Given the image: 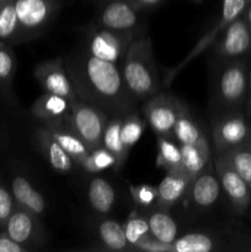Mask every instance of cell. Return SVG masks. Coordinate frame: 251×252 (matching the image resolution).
Instances as JSON below:
<instances>
[{
  "label": "cell",
  "mask_w": 251,
  "mask_h": 252,
  "mask_svg": "<svg viewBox=\"0 0 251 252\" xmlns=\"http://www.w3.org/2000/svg\"><path fill=\"white\" fill-rule=\"evenodd\" d=\"M66 70L83 100L118 116L134 111L135 98L128 91L117 64L96 58L85 49L71 57Z\"/></svg>",
  "instance_id": "cell-1"
},
{
  "label": "cell",
  "mask_w": 251,
  "mask_h": 252,
  "mask_svg": "<svg viewBox=\"0 0 251 252\" xmlns=\"http://www.w3.org/2000/svg\"><path fill=\"white\" fill-rule=\"evenodd\" d=\"M121 71L135 101H145L160 93L161 84L149 37L137 36L133 39L122 61Z\"/></svg>",
  "instance_id": "cell-2"
},
{
  "label": "cell",
  "mask_w": 251,
  "mask_h": 252,
  "mask_svg": "<svg viewBox=\"0 0 251 252\" xmlns=\"http://www.w3.org/2000/svg\"><path fill=\"white\" fill-rule=\"evenodd\" d=\"M249 57L217 65L214 81V107L219 112L245 108L249 89Z\"/></svg>",
  "instance_id": "cell-3"
},
{
  "label": "cell",
  "mask_w": 251,
  "mask_h": 252,
  "mask_svg": "<svg viewBox=\"0 0 251 252\" xmlns=\"http://www.w3.org/2000/svg\"><path fill=\"white\" fill-rule=\"evenodd\" d=\"M14 2L19 21L15 44L41 37L61 7L59 0H14Z\"/></svg>",
  "instance_id": "cell-4"
},
{
  "label": "cell",
  "mask_w": 251,
  "mask_h": 252,
  "mask_svg": "<svg viewBox=\"0 0 251 252\" xmlns=\"http://www.w3.org/2000/svg\"><path fill=\"white\" fill-rule=\"evenodd\" d=\"M108 118L105 110L83 98L71 101L68 125L83 139L89 149L100 147Z\"/></svg>",
  "instance_id": "cell-5"
},
{
  "label": "cell",
  "mask_w": 251,
  "mask_h": 252,
  "mask_svg": "<svg viewBox=\"0 0 251 252\" xmlns=\"http://www.w3.org/2000/svg\"><path fill=\"white\" fill-rule=\"evenodd\" d=\"M250 4L251 0H221V10L220 15H219V19L217 20L216 24L212 26V29L209 30L198 42H197L196 46L189 51V53L187 54L177 65H175L174 68H171L167 71L164 80L165 85L169 86L170 84H171V81L179 75V73L185 68V66L188 65L193 59H196L197 57L201 56L204 51L209 49V47L214 43V41L223 33L224 30H225L234 20L243 16L244 12H245V10L248 9V6Z\"/></svg>",
  "instance_id": "cell-6"
},
{
  "label": "cell",
  "mask_w": 251,
  "mask_h": 252,
  "mask_svg": "<svg viewBox=\"0 0 251 252\" xmlns=\"http://www.w3.org/2000/svg\"><path fill=\"white\" fill-rule=\"evenodd\" d=\"M216 153H223L251 142V121L241 111L219 112L212 121Z\"/></svg>",
  "instance_id": "cell-7"
},
{
  "label": "cell",
  "mask_w": 251,
  "mask_h": 252,
  "mask_svg": "<svg viewBox=\"0 0 251 252\" xmlns=\"http://www.w3.org/2000/svg\"><path fill=\"white\" fill-rule=\"evenodd\" d=\"M209 48L217 65L251 56V27L244 16L234 20Z\"/></svg>",
  "instance_id": "cell-8"
},
{
  "label": "cell",
  "mask_w": 251,
  "mask_h": 252,
  "mask_svg": "<svg viewBox=\"0 0 251 252\" xmlns=\"http://www.w3.org/2000/svg\"><path fill=\"white\" fill-rule=\"evenodd\" d=\"M135 37L134 32L113 31L96 25L86 36V51L96 58L118 65Z\"/></svg>",
  "instance_id": "cell-9"
},
{
  "label": "cell",
  "mask_w": 251,
  "mask_h": 252,
  "mask_svg": "<svg viewBox=\"0 0 251 252\" xmlns=\"http://www.w3.org/2000/svg\"><path fill=\"white\" fill-rule=\"evenodd\" d=\"M185 103L170 94L157 93L144 101L143 115L147 125L160 137H172L174 126Z\"/></svg>",
  "instance_id": "cell-10"
},
{
  "label": "cell",
  "mask_w": 251,
  "mask_h": 252,
  "mask_svg": "<svg viewBox=\"0 0 251 252\" xmlns=\"http://www.w3.org/2000/svg\"><path fill=\"white\" fill-rule=\"evenodd\" d=\"M1 231L30 251L41 248L46 240V233L38 217L19 206L15 207Z\"/></svg>",
  "instance_id": "cell-11"
},
{
  "label": "cell",
  "mask_w": 251,
  "mask_h": 252,
  "mask_svg": "<svg viewBox=\"0 0 251 252\" xmlns=\"http://www.w3.org/2000/svg\"><path fill=\"white\" fill-rule=\"evenodd\" d=\"M140 11L129 0H100L96 21L105 29L135 33Z\"/></svg>",
  "instance_id": "cell-12"
},
{
  "label": "cell",
  "mask_w": 251,
  "mask_h": 252,
  "mask_svg": "<svg viewBox=\"0 0 251 252\" xmlns=\"http://www.w3.org/2000/svg\"><path fill=\"white\" fill-rule=\"evenodd\" d=\"M213 164L221 189L230 202V206L233 207L234 211L239 213L248 211L251 204L250 187L218 153H216Z\"/></svg>",
  "instance_id": "cell-13"
},
{
  "label": "cell",
  "mask_w": 251,
  "mask_h": 252,
  "mask_svg": "<svg viewBox=\"0 0 251 252\" xmlns=\"http://www.w3.org/2000/svg\"><path fill=\"white\" fill-rule=\"evenodd\" d=\"M34 78L44 93L61 95L70 101L79 98L75 86L62 58H54L52 61L39 63L34 68Z\"/></svg>",
  "instance_id": "cell-14"
},
{
  "label": "cell",
  "mask_w": 251,
  "mask_h": 252,
  "mask_svg": "<svg viewBox=\"0 0 251 252\" xmlns=\"http://www.w3.org/2000/svg\"><path fill=\"white\" fill-rule=\"evenodd\" d=\"M192 180L193 179L182 169L166 171V175L157 186V208L169 211L177 204V202L187 194Z\"/></svg>",
  "instance_id": "cell-15"
},
{
  "label": "cell",
  "mask_w": 251,
  "mask_h": 252,
  "mask_svg": "<svg viewBox=\"0 0 251 252\" xmlns=\"http://www.w3.org/2000/svg\"><path fill=\"white\" fill-rule=\"evenodd\" d=\"M220 192V182L211 165L192 180L187 193L189 194L193 206L198 208H209L218 201Z\"/></svg>",
  "instance_id": "cell-16"
},
{
  "label": "cell",
  "mask_w": 251,
  "mask_h": 252,
  "mask_svg": "<svg viewBox=\"0 0 251 252\" xmlns=\"http://www.w3.org/2000/svg\"><path fill=\"white\" fill-rule=\"evenodd\" d=\"M10 191H11L16 206L26 209L38 218H41L46 213V199L25 176L15 175L10 184Z\"/></svg>",
  "instance_id": "cell-17"
},
{
  "label": "cell",
  "mask_w": 251,
  "mask_h": 252,
  "mask_svg": "<svg viewBox=\"0 0 251 252\" xmlns=\"http://www.w3.org/2000/svg\"><path fill=\"white\" fill-rule=\"evenodd\" d=\"M42 125L46 127L49 134L57 140V143L73 158V160L76 164L79 165L88 157L90 149L83 142V139L71 129L66 121L42 123Z\"/></svg>",
  "instance_id": "cell-18"
},
{
  "label": "cell",
  "mask_w": 251,
  "mask_h": 252,
  "mask_svg": "<svg viewBox=\"0 0 251 252\" xmlns=\"http://www.w3.org/2000/svg\"><path fill=\"white\" fill-rule=\"evenodd\" d=\"M71 101L61 95L44 93L33 102L31 113L41 123L61 122L68 120Z\"/></svg>",
  "instance_id": "cell-19"
},
{
  "label": "cell",
  "mask_w": 251,
  "mask_h": 252,
  "mask_svg": "<svg viewBox=\"0 0 251 252\" xmlns=\"http://www.w3.org/2000/svg\"><path fill=\"white\" fill-rule=\"evenodd\" d=\"M36 142L41 149L42 154L44 155L48 164L58 172H70L73 170L75 161L73 158L57 143V140L49 134L43 125L39 126L36 129Z\"/></svg>",
  "instance_id": "cell-20"
},
{
  "label": "cell",
  "mask_w": 251,
  "mask_h": 252,
  "mask_svg": "<svg viewBox=\"0 0 251 252\" xmlns=\"http://www.w3.org/2000/svg\"><path fill=\"white\" fill-rule=\"evenodd\" d=\"M172 137L179 144H191L209 147L208 139L202 130L193 116L189 113L188 108L184 106L174 126Z\"/></svg>",
  "instance_id": "cell-21"
},
{
  "label": "cell",
  "mask_w": 251,
  "mask_h": 252,
  "mask_svg": "<svg viewBox=\"0 0 251 252\" xmlns=\"http://www.w3.org/2000/svg\"><path fill=\"white\" fill-rule=\"evenodd\" d=\"M88 199L94 212L101 214V216H107L115 206V189L103 177H94L89 184Z\"/></svg>",
  "instance_id": "cell-22"
},
{
  "label": "cell",
  "mask_w": 251,
  "mask_h": 252,
  "mask_svg": "<svg viewBox=\"0 0 251 252\" xmlns=\"http://www.w3.org/2000/svg\"><path fill=\"white\" fill-rule=\"evenodd\" d=\"M98 239L103 248L112 251H126V250H134L128 243L126 238L125 229L117 220L113 219L102 218L97 224L96 229Z\"/></svg>",
  "instance_id": "cell-23"
},
{
  "label": "cell",
  "mask_w": 251,
  "mask_h": 252,
  "mask_svg": "<svg viewBox=\"0 0 251 252\" xmlns=\"http://www.w3.org/2000/svg\"><path fill=\"white\" fill-rule=\"evenodd\" d=\"M182 155V170L192 179L211 166L212 152L209 147L191 144H180Z\"/></svg>",
  "instance_id": "cell-24"
},
{
  "label": "cell",
  "mask_w": 251,
  "mask_h": 252,
  "mask_svg": "<svg viewBox=\"0 0 251 252\" xmlns=\"http://www.w3.org/2000/svg\"><path fill=\"white\" fill-rule=\"evenodd\" d=\"M17 68V59L11 43L0 41V94L7 100L14 98L12 81Z\"/></svg>",
  "instance_id": "cell-25"
},
{
  "label": "cell",
  "mask_w": 251,
  "mask_h": 252,
  "mask_svg": "<svg viewBox=\"0 0 251 252\" xmlns=\"http://www.w3.org/2000/svg\"><path fill=\"white\" fill-rule=\"evenodd\" d=\"M148 224H149L150 234L157 240L165 244H172L177 239L179 228L177 223L174 220L167 211L157 208L153 211L147 217Z\"/></svg>",
  "instance_id": "cell-26"
},
{
  "label": "cell",
  "mask_w": 251,
  "mask_h": 252,
  "mask_svg": "<svg viewBox=\"0 0 251 252\" xmlns=\"http://www.w3.org/2000/svg\"><path fill=\"white\" fill-rule=\"evenodd\" d=\"M122 117L123 116H116V117H112L107 121L102 134V143H101L103 148H106L108 152H111L116 157L118 162V169L123 166V164L127 160L128 153H129V149L126 148V145L122 142V137H121Z\"/></svg>",
  "instance_id": "cell-27"
},
{
  "label": "cell",
  "mask_w": 251,
  "mask_h": 252,
  "mask_svg": "<svg viewBox=\"0 0 251 252\" xmlns=\"http://www.w3.org/2000/svg\"><path fill=\"white\" fill-rule=\"evenodd\" d=\"M157 162L165 171L182 169V155L180 144L170 137L157 135Z\"/></svg>",
  "instance_id": "cell-28"
},
{
  "label": "cell",
  "mask_w": 251,
  "mask_h": 252,
  "mask_svg": "<svg viewBox=\"0 0 251 252\" xmlns=\"http://www.w3.org/2000/svg\"><path fill=\"white\" fill-rule=\"evenodd\" d=\"M218 154L238 172L251 189V142Z\"/></svg>",
  "instance_id": "cell-29"
},
{
  "label": "cell",
  "mask_w": 251,
  "mask_h": 252,
  "mask_svg": "<svg viewBox=\"0 0 251 252\" xmlns=\"http://www.w3.org/2000/svg\"><path fill=\"white\" fill-rule=\"evenodd\" d=\"M17 32L19 21L14 0H0V41L7 42L14 46Z\"/></svg>",
  "instance_id": "cell-30"
},
{
  "label": "cell",
  "mask_w": 251,
  "mask_h": 252,
  "mask_svg": "<svg viewBox=\"0 0 251 252\" xmlns=\"http://www.w3.org/2000/svg\"><path fill=\"white\" fill-rule=\"evenodd\" d=\"M174 252H211L217 249V241L204 233H189L172 243Z\"/></svg>",
  "instance_id": "cell-31"
},
{
  "label": "cell",
  "mask_w": 251,
  "mask_h": 252,
  "mask_svg": "<svg viewBox=\"0 0 251 252\" xmlns=\"http://www.w3.org/2000/svg\"><path fill=\"white\" fill-rule=\"evenodd\" d=\"M79 166H81L86 172H90V174H100L111 167L118 169V162L112 153L100 145V147L91 149L88 157L79 164Z\"/></svg>",
  "instance_id": "cell-32"
},
{
  "label": "cell",
  "mask_w": 251,
  "mask_h": 252,
  "mask_svg": "<svg viewBox=\"0 0 251 252\" xmlns=\"http://www.w3.org/2000/svg\"><path fill=\"white\" fill-rule=\"evenodd\" d=\"M145 123H147L145 120H143L134 111L123 116L122 125H121V137L127 149L130 150V148L134 147L140 139L144 132Z\"/></svg>",
  "instance_id": "cell-33"
},
{
  "label": "cell",
  "mask_w": 251,
  "mask_h": 252,
  "mask_svg": "<svg viewBox=\"0 0 251 252\" xmlns=\"http://www.w3.org/2000/svg\"><path fill=\"white\" fill-rule=\"evenodd\" d=\"M123 229H125L126 238H127L128 243L133 249H134V245L140 239L150 234L148 219L145 217L139 216V214H135V212L128 218V220L123 225Z\"/></svg>",
  "instance_id": "cell-34"
},
{
  "label": "cell",
  "mask_w": 251,
  "mask_h": 252,
  "mask_svg": "<svg viewBox=\"0 0 251 252\" xmlns=\"http://www.w3.org/2000/svg\"><path fill=\"white\" fill-rule=\"evenodd\" d=\"M129 192L132 199L137 206L142 208L157 206V187L150 186L147 184L140 185H129Z\"/></svg>",
  "instance_id": "cell-35"
},
{
  "label": "cell",
  "mask_w": 251,
  "mask_h": 252,
  "mask_svg": "<svg viewBox=\"0 0 251 252\" xmlns=\"http://www.w3.org/2000/svg\"><path fill=\"white\" fill-rule=\"evenodd\" d=\"M16 203L14 201L11 191L0 177V231L4 230L7 219L14 212Z\"/></svg>",
  "instance_id": "cell-36"
},
{
  "label": "cell",
  "mask_w": 251,
  "mask_h": 252,
  "mask_svg": "<svg viewBox=\"0 0 251 252\" xmlns=\"http://www.w3.org/2000/svg\"><path fill=\"white\" fill-rule=\"evenodd\" d=\"M135 250L147 252H174L172 244H165L155 239L152 234H148L134 245Z\"/></svg>",
  "instance_id": "cell-37"
},
{
  "label": "cell",
  "mask_w": 251,
  "mask_h": 252,
  "mask_svg": "<svg viewBox=\"0 0 251 252\" xmlns=\"http://www.w3.org/2000/svg\"><path fill=\"white\" fill-rule=\"evenodd\" d=\"M30 250L21 244L12 240L9 235L0 231V252H29Z\"/></svg>",
  "instance_id": "cell-38"
},
{
  "label": "cell",
  "mask_w": 251,
  "mask_h": 252,
  "mask_svg": "<svg viewBox=\"0 0 251 252\" xmlns=\"http://www.w3.org/2000/svg\"><path fill=\"white\" fill-rule=\"evenodd\" d=\"M129 1H132L139 10H144L154 9V7L159 6L161 2H164L165 0H129Z\"/></svg>",
  "instance_id": "cell-39"
},
{
  "label": "cell",
  "mask_w": 251,
  "mask_h": 252,
  "mask_svg": "<svg viewBox=\"0 0 251 252\" xmlns=\"http://www.w3.org/2000/svg\"><path fill=\"white\" fill-rule=\"evenodd\" d=\"M245 113L251 121V56L249 62V89H248V98L245 103Z\"/></svg>",
  "instance_id": "cell-40"
},
{
  "label": "cell",
  "mask_w": 251,
  "mask_h": 252,
  "mask_svg": "<svg viewBox=\"0 0 251 252\" xmlns=\"http://www.w3.org/2000/svg\"><path fill=\"white\" fill-rule=\"evenodd\" d=\"M243 16H244V19L246 20V22H248V24H249V26L251 27V4L249 5L248 9L245 10V12H244Z\"/></svg>",
  "instance_id": "cell-41"
},
{
  "label": "cell",
  "mask_w": 251,
  "mask_h": 252,
  "mask_svg": "<svg viewBox=\"0 0 251 252\" xmlns=\"http://www.w3.org/2000/svg\"><path fill=\"white\" fill-rule=\"evenodd\" d=\"M196 1H199V0H196Z\"/></svg>",
  "instance_id": "cell-42"
}]
</instances>
